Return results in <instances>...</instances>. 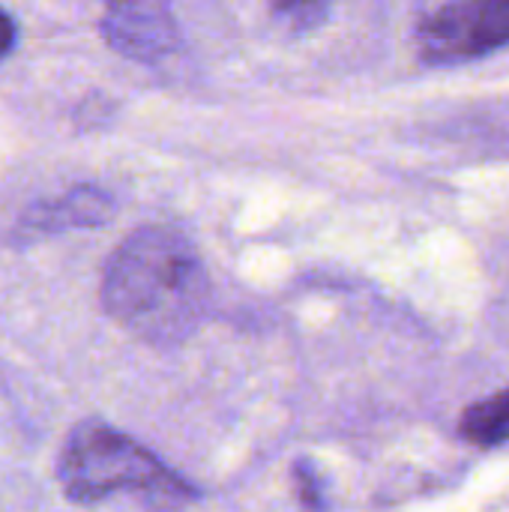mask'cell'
Masks as SVG:
<instances>
[{"mask_svg": "<svg viewBox=\"0 0 509 512\" xmlns=\"http://www.w3.org/2000/svg\"><path fill=\"white\" fill-rule=\"evenodd\" d=\"M210 279L195 246L174 228L129 234L105 264L102 306L150 345H180L207 315Z\"/></svg>", "mask_w": 509, "mask_h": 512, "instance_id": "1", "label": "cell"}, {"mask_svg": "<svg viewBox=\"0 0 509 512\" xmlns=\"http://www.w3.org/2000/svg\"><path fill=\"white\" fill-rule=\"evenodd\" d=\"M57 480L75 504L138 501L147 507H180L195 501V489L168 471L129 435L87 420L72 429L57 462Z\"/></svg>", "mask_w": 509, "mask_h": 512, "instance_id": "2", "label": "cell"}, {"mask_svg": "<svg viewBox=\"0 0 509 512\" xmlns=\"http://www.w3.org/2000/svg\"><path fill=\"white\" fill-rule=\"evenodd\" d=\"M509 45V0H456L420 27V51L435 63L486 57Z\"/></svg>", "mask_w": 509, "mask_h": 512, "instance_id": "3", "label": "cell"}, {"mask_svg": "<svg viewBox=\"0 0 509 512\" xmlns=\"http://www.w3.org/2000/svg\"><path fill=\"white\" fill-rule=\"evenodd\" d=\"M105 39L129 57L150 60L171 48L174 24L165 9L150 0H111L102 18Z\"/></svg>", "mask_w": 509, "mask_h": 512, "instance_id": "4", "label": "cell"}, {"mask_svg": "<svg viewBox=\"0 0 509 512\" xmlns=\"http://www.w3.org/2000/svg\"><path fill=\"white\" fill-rule=\"evenodd\" d=\"M462 435L480 447H495L509 441V390L468 408L462 417Z\"/></svg>", "mask_w": 509, "mask_h": 512, "instance_id": "5", "label": "cell"}, {"mask_svg": "<svg viewBox=\"0 0 509 512\" xmlns=\"http://www.w3.org/2000/svg\"><path fill=\"white\" fill-rule=\"evenodd\" d=\"M111 216V198L99 189L81 186L75 192H69L66 198H60L57 204H51V219L48 225H99Z\"/></svg>", "mask_w": 509, "mask_h": 512, "instance_id": "6", "label": "cell"}, {"mask_svg": "<svg viewBox=\"0 0 509 512\" xmlns=\"http://www.w3.org/2000/svg\"><path fill=\"white\" fill-rule=\"evenodd\" d=\"M270 9L294 30H309L324 21L333 0H267Z\"/></svg>", "mask_w": 509, "mask_h": 512, "instance_id": "7", "label": "cell"}, {"mask_svg": "<svg viewBox=\"0 0 509 512\" xmlns=\"http://www.w3.org/2000/svg\"><path fill=\"white\" fill-rule=\"evenodd\" d=\"M15 48V21L0 9V60Z\"/></svg>", "mask_w": 509, "mask_h": 512, "instance_id": "8", "label": "cell"}]
</instances>
